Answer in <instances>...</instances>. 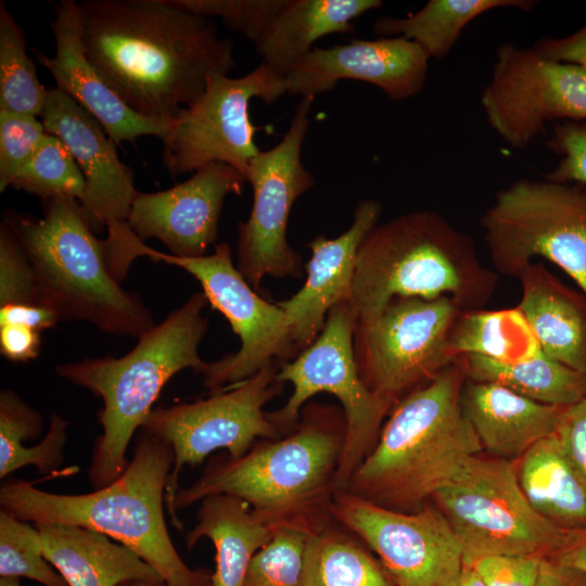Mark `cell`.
Instances as JSON below:
<instances>
[{
	"label": "cell",
	"mask_w": 586,
	"mask_h": 586,
	"mask_svg": "<svg viewBox=\"0 0 586 586\" xmlns=\"http://www.w3.org/2000/svg\"><path fill=\"white\" fill-rule=\"evenodd\" d=\"M85 53L102 80L140 115L173 119L234 66L233 43L213 20L169 0L78 2Z\"/></svg>",
	"instance_id": "obj_1"
},
{
	"label": "cell",
	"mask_w": 586,
	"mask_h": 586,
	"mask_svg": "<svg viewBox=\"0 0 586 586\" xmlns=\"http://www.w3.org/2000/svg\"><path fill=\"white\" fill-rule=\"evenodd\" d=\"M345 436L341 406L309 402L290 433L258 440L240 457L227 451L211 457L195 482L178 489L175 509L224 494L245 501L272 532L316 534L334 520L335 474Z\"/></svg>",
	"instance_id": "obj_2"
},
{
	"label": "cell",
	"mask_w": 586,
	"mask_h": 586,
	"mask_svg": "<svg viewBox=\"0 0 586 586\" xmlns=\"http://www.w3.org/2000/svg\"><path fill=\"white\" fill-rule=\"evenodd\" d=\"M173 464L171 447L139 430L131 459L112 483L86 494H55L14 479L0 487L1 510L33 524H72L103 533L135 551L166 586H212L213 572L188 566L166 525L163 507Z\"/></svg>",
	"instance_id": "obj_3"
},
{
	"label": "cell",
	"mask_w": 586,
	"mask_h": 586,
	"mask_svg": "<svg viewBox=\"0 0 586 586\" xmlns=\"http://www.w3.org/2000/svg\"><path fill=\"white\" fill-rule=\"evenodd\" d=\"M459 359L390 411L379 438L345 491L396 511L420 509L482 445L464 417Z\"/></svg>",
	"instance_id": "obj_4"
},
{
	"label": "cell",
	"mask_w": 586,
	"mask_h": 586,
	"mask_svg": "<svg viewBox=\"0 0 586 586\" xmlns=\"http://www.w3.org/2000/svg\"><path fill=\"white\" fill-rule=\"evenodd\" d=\"M498 283L470 235L443 215L421 209L378 222L360 242L348 305L355 320L396 297L451 298L462 310L482 309Z\"/></svg>",
	"instance_id": "obj_5"
},
{
	"label": "cell",
	"mask_w": 586,
	"mask_h": 586,
	"mask_svg": "<svg viewBox=\"0 0 586 586\" xmlns=\"http://www.w3.org/2000/svg\"><path fill=\"white\" fill-rule=\"evenodd\" d=\"M208 300L193 293L158 324L138 337L137 345L115 358H87L55 367L62 379L100 397L102 434L97 438L88 470L93 489L116 480L128 463V446L152 411L164 385L178 372L202 373L207 361L199 354L208 320Z\"/></svg>",
	"instance_id": "obj_6"
},
{
	"label": "cell",
	"mask_w": 586,
	"mask_h": 586,
	"mask_svg": "<svg viewBox=\"0 0 586 586\" xmlns=\"http://www.w3.org/2000/svg\"><path fill=\"white\" fill-rule=\"evenodd\" d=\"M41 202V218L8 211L2 220L28 257L46 305L62 320L87 321L113 335L139 337L153 328L152 311L111 272L103 240L79 201Z\"/></svg>",
	"instance_id": "obj_7"
},
{
	"label": "cell",
	"mask_w": 586,
	"mask_h": 586,
	"mask_svg": "<svg viewBox=\"0 0 586 586\" xmlns=\"http://www.w3.org/2000/svg\"><path fill=\"white\" fill-rule=\"evenodd\" d=\"M431 499L457 535L464 565L495 555L552 558L568 542L569 530L526 499L515 460L473 456Z\"/></svg>",
	"instance_id": "obj_8"
},
{
	"label": "cell",
	"mask_w": 586,
	"mask_h": 586,
	"mask_svg": "<svg viewBox=\"0 0 586 586\" xmlns=\"http://www.w3.org/2000/svg\"><path fill=\"white\" fill-rule=\"evenodd\" d=\"M480 225L498 273L518 278L543 257L586 295V186L519 179L495 195Z\"/></svg>",
	"instance_id": "obj_9"
},
{
	"label": "cell",
	"mask_w": 586,
	"mask_h": 586,
	"mask_svg": "<svg viewBox=\"0 0 586 586\" xmlns=\"http://www.w3.org/2000/svg\"><path fill=\"white\" fill-rule=\"evenodd\" d=\"M355 319L348 302L328 314L318 337L294 359L279 362L277 379L293 392L279 409L267 412L282 435L297 424L305 404L318 393L335 396L346 420V436L335 474V491H345L351 476L375 445L393 406L362 382L353 352Z\"/></svg>",
	"instance_id": "obj_10"
},
{
	"label": "cell",
	"mask_w": 586,
	"mask_h": 586,
	"mask_svg": "<svg viewBox=\"0 0 586 586\" xmlns=\"http://www.w3.org/2000/svg\"><path fill=\"white\" fill-rule=\"evenodd\" d=\"M279 364L271 362L241 383L192 403L153 408L140 430L167 443L174 464L165 491V505L175 528H183L175 509L179 475L184 466L201 464L211 454L225 449L244 455L258 440L283 436L263 407L280 395Z\"/></svg>",
	"instance_id": "obj_11"
},
{
	"label": "cell",
	"mask_w": 586,
	"mask_h": 586,
	"mask_svg": "<svg viewBox=\"0 0 586 586\" xmlns=\"http://www.w3.org/2000/svg\"><path fill=\"white\" fill-rule=\"evenodd\" d=\"M462 309L449 297H396L355 320L353 352L365 385L393 407L456 359L448 341Z\"/></svg>",
	"instance_id": "obj_12"
},
{
	"label": "cell",
	"mask_w": 586,
	"mask_h": 586,
	"mask_svg": "<svg viewBox=\"0 0 586 586\" xmlns=\"http://www.w3.org/2000/svg\"><path fill=\"white\" fill-rule=\"evenodd\" d=\"M313 98H301L283 138L250 163L246 181L253 190L249 218L238 224L237 267L256 291L264 278H300L302 256L288 242L289 216L295 201L315 184L302 162L310 126Z\"/></svg>",
	"instance_id": "obj_13"
},
{
	"label": "cell",
	"mask_w": 586,
	"mask_h": 586,
	"mask_svg": "<svg viewBox=\"0 0 586 586\" xmlns=\"http://www.w3.org/2000/svg\"><path fill=\"white\" fill-rule=\"evenodd\" d=\"M182 268L202 285L213 308L229 321L240 348L206 364L203 385L211 392L234 386L277 360L294 359L297 349L290 319L277 305L260 297L234 266L230 246L221 242L209 255L186 258L143 246L142 257Z\"/></svg>",
	"instance_id": "obj_14"
},
{
	"label": "cell",
	"mask_w": 586,
	"mask_h": 586,
	"mask_svg": "<svg viewBox=\"0 0 586 586\" xmlns=\"http://www.w3.org/2000/svg\"><path fill=\"white\" fill-rule=\"evenodd\" d=\"M285 93V77L264 63L238 78L211 76L204 92L176 115L161 139L165 168L175 177L224 163L246 179L251 161L260 152L250 103L255 98L272 103Z\"/></svg>",
	"instance_id": "obj_15"
},
{
	"label": "cell",
	"mask_w": 586,
	"mask_h": 586,
	"mask_svg": "<svg viewBox=\"0 0 586 586\" xmlns=\"http://www.w3.org/2000/svg\"><path fill=\"white\" fill-rule=\"evenodd\" d=\"M481 105L509 146L526 148L550 122L586 120V67L551 60L534 46L502 43Z\"/></svg>",
	"instance_id": "obj_16"
},
{
	"label": "cell",
	"mask_w": 586,
	"mask_h": 586,
	"mask_svg": "<svg viewBox=\"0 0 586 586\" xmlns=\"http://www.w3.org/2000/svg\"><path fill=\"white\" fill-rule=\"evenodd\" d=\"M332 515L378 556L396 586H454L464 568L463 548L435 505L404 512L335 491Z\"/></svg>",
	"instance_id": "obj_17"
},
{
	"label": "cell",
	"mask_w": 586,
	"mask_h": 586,
	"mask_svg": "<svg viewBox=\"0 0 586 586\" xmlns=\"http://www.w3.org/2000/svg\"><path fill=\"white\" fill-rule=\"evenodd\" d=\"M245 182L233 167L209 163L167 190L138 192L127 221L143 242L154 238L174 256L202 257L217 240L225 199L241 195Z\"/></svg>",
	"instance_id": "obj_18"
},
{
	"label": "cell",
	"mask_w": 586,
	"mask_h": 586,
	"mask_svg": "<svg viewBox=\"0 0 586 586\" xmlns=\"http://www.w3.org/2000/svg\"><path fill=\"white\" fill-rule=\"evenodd\" d=\"M430 58L404 37L354 39L329 48L315 47L285 75L288 93L313 98L334 89L342 79L373 85L393 101L418 94L424 87Z\"/></svg>",
	"instance_id": "obj_19"
},
{
	"label": "cell",
	"mask_w": 586,
	"mask_h": 586,
	"mask_svg": "<svg viewBox=\"0 0 586 586\" xmlns=\"http://www.w3.org/2000/svg\"><path fill=\"white\" fill-rule=\"evenodd\" d=\"M39 118L47 133L65 144L84 174L87 188L79 203L92 230L128 222L139 192L133 171L119 160L115 142L97 118L58 88L48 90Z\"/></svg>",
	"instance_id": "obj_20"
},
{
	"label": "cell",
	"mask_w": 586,
	"mask_h": 586,
	"mask_svg": "<svg viewBox=\"0 0 586 586\" xmlns=\"http://www.w3.org/2000/svg\"><path fill=\"white\" fill-rule=\"evenodd\" d=\"M50 23L55 52L48 56L36 51L39 63L56 82V88L69 95L102 125L109 137L120 144L133 143L143 136L162 139L173 119L152 118L138 114L102 80L88 61L81 40L78 2L61 0L53 4Z\"/></svg>",
	"instance_id": "obj_21"
},
{
	"label": "cell",
	"mask_w": 586,
	"mask_h": 586,
	"mask_svg": "<svg viewBox=\"0 0 586 586\" xmlns=\"http://www.w3.org/2000/svg\"><path fill=\"white\" fill-rule=\"evenodd\" d=\"M381 213L380 202L362 200L354 209L351 226L342 234L333 239L319 234L307 243L311 256L304 266L303 286L290 298L277 302L290 319L300 353L318 337L329 311L348 302L358 246L379 222Z\"/></svg>",
	"instance_id": "obj_22"
},
{
	"label": "cell",
	"mask_w": 586,
	"mask_h": 586,
	"mask_svg": "<svg viewBox=\"0 0 586 586\" xmlns=\"http://www.w3.org/2000/svg\"><path fill=\"white\" fill-rule=\"evenodd\" d=\"M460 405L482 448L510 460L520 459L538 441L556 434L566 409L475 381L463 385Z\"/></svg>",
	"instance_id": "obj_23"
},
{
	"label": "cell",
	"mask_w": 586,
	"mask_h": 586,
	"mask_svg": "<svg viewBox=\"0 0 586 586\" xmlns=\"http://www.w3.org/2000/svg\"><path fill=\"white\" fill-rule=\"evenodd\" d=\"M44 558L67 586L164 582L135 551L98 531L62 523L34 524Z\"/></svg>",
	"instance_id": "obj_24"
},
{
	"label": "cell",
	"mask_w": 586,
	"mask_h": 586,
	"mask_svg": "<svg viewBox=\"0 0 586 586\" xmlns=\"http://www.w3.org/2000/svg\"><path fill=\"white\" fill-rule=\"evenodd\" d=\"M518 279V309L548 358L586 373V295L565 285L542 263L532 262Z\"/></svg>",
	"instance_id": "obj_25"
},
{
	"label": "cell",
	"mask_w": 586,
	"mask_h": 586,
	"mask_svg": "<svg viewBox=\"0 0 586 586\" xmlns=\"http://www.w3.org/2000/svg\"><path fill=\"white\" fill-rule=\"evenodd\" d=\"M382 5L381 0H280L253 44L262 63L285 77L318 39L353 33L357 17Z\"/></svg>",
	"instance_id": "obj_26"
},
{
	"label": "cell",
	"mask_w": 586,
	"mask_h": 586,
	"mask_svg": "<svg viewBox=\"0 0 586 586\" xmlns=\"http://www.w3.org/2000/svg\"><path fill=\"white\" fill-rule=\"evenodd\" d=\"M196 524L186 534V547L192 549L202 538L215 548L212 586H244L253 557L272 538L266 526L243 500L224 494L200 501Z\"/></svg>",
	"instance_id": "obj_27"
},
{
	"label": "cell",
	"mask_w": 586,
	"mask_h": 586,
	"mask_svg": "<svg viewBox=\"0 0 586 586\" xmlns=\"http://www.w3.org/2000/svg\"><path fill=\"white\" fill-rule=\"evenodd\" d=\"M518 479L545 519L565 530L586 528V481L557 434L538 441L519 459Z\"/></svg>",
	"instance_id": "obj_28"
},
{
	"label": "cell",
	"mask_w": 586,
	"mask_h": 586,
	"mask_svg": "<svg viewBox=\"0 0 586 586\" xmlns=\"http://www.w3.org/2000/svg\"><path fill=\"white\" fill-rule=\"evenodd\" d=\"M458 359L470 381L495 383L542 404L569 407L586 398V373L544 354L510 362L477 355Z\"/></svg>",
	"instance_id": "obj_29"
},
{
	"label": "cell",
	"mask_w": 586,
	"mask_h": 586,
	"mask_svg": "<svg viewBox=\"0 0 586 586\" xmlns=\"http://www.w3.org/2000/svg\"><path fill=\"white\" fill-rule=\"evenodd\" d=\"M298 586H396L355 534L333 520L308 536Z\"/></svg>",
	"instance_id": "obj_30"
},
{
	"label": "cell",
	"mask_w": 586,
	"mask_h": 586,
	"mask_svg": "<svg viewBox=\"0 0 586 586\" xmlns=\"http://www.w3.org/2000/svg\"><path fill=\"white\" fill-rule=\"evenodd\" d=\"M534 0H430L406 17L383 16L375 21L374 33L381 37H404L418 43L428 56L445 59L474 18L499 8L530 11Z\"/></svg>",
	"instance_id": "obj_31"
},
{
	"label": "cell",
	"mask_w": 586,
	"mask_h": 586,
	"mask_svg": "<svg viewBox=\"0 0 586 586\" xmlns=\"http://www.w3.org/2000/svg\"><path fill=\"white\" fill-rule=\"evenodd\" d=\"M448 348L456 360L477 355L510 362L543 354L518 307L462 310L451 328Z\"/></svg>",
	"instance_id": "obj_32"
},
{
	"label": "cell",
	"mask_w": 586,
	"mask_h": 586,
	"mask_svg": "<svg viewBox=\"0 0 586 586\" xmlns=\"http://www.w3.org/2000/svg\"><path fill=\"white\" fill-rule=\"evenodd\" d=\"M48 90L40 84L36 66L26 53L25 34L0 2V111L39 117Z\"/></svg>",
	"instance_id": "obj_33"
},
{
	"label": "cell",
	"mask_w": 586,
	"mask_h": 586,
	"mask_svg": "<svg viewBox=\"0 0 586 586\" xmlns=\"http://www.w3.org/2000/svg\"><path fill=\"white\" fill-rule=\"evenodd\" d=\"M10 187L37 195L41 201L72 198L81 202L87 184L81 169L65 144L58 137L47 133Z\"/></svg>",
	"instance_id": "obj_34"
},
{
	"label": "cell",
	"mask_w": 586,
	"mask_h": 586,
	"mask_svg": "<svg viewBox=\"0 0 586 586\" xmlns=\"http://www.w3.org/2000/svg\"><path fill=\"white\" fill-rule=\"evenodd\" d=\"M0 576L27 577L43 586H67L44 558L38 528L0 510Z\"/></svg>",
	"instance_id": "obj_35"
},
{
	"label": "cell",
	"mask_w": 586,
	"mask_h": 586,
	"mask_svg": "<svg viewBox=\"0 0 586 586\" xmlns=\"http://www.w3.org/2000/svg\"><path fill=\"white\" fill-rule=\"evenodd\" d=\"M308 535L293 530L273 532L253 557L244 586H298Z\"/></svg>",
	"instance_id": "obj_36"
},
{
	"label": "cell",
	"mask_w": 586,
	"mask_h": 586,
	"mask_svg": "<svg viewBox=\"0 0 586 586\" xmlns=\"http://www.w3.org/2000/svg\"><path fill=\"white\" fill-rule=\"evenodd\" d=\"M47 131L38 117L0 111V192L40 146Z\"/></svg>",
	"instance_id": "obj_37"
},
{
	"label": "cell",
	"mask_w": 586,
	"mask_h": 586,
	"mask_svg": "<svg viewBox=\"0 0 586 586\" xmlns=\"http://www.w3.org/2000/svg\"><path fill=\"white\" fill-rule=\"evenodd\" d=\"M9 304L46 305L28 257L13 231L2 220L0 224V306Z\"/></svg>",
	"instance_id": "obj_38"
},
{
	"label": "cell",
	"mask_w": 586,
	"mask_h": 586,
	"mask_svg": "<svg viewBox=\"0 0 586 586\" xmlns=\"http://www.w3.org/2000/svg\"><path fill=\"white\" fill-rule=\"evenodd\" d=\"M68 422L60 415L52 413L49 429L39 444L22 446L4 458H0V477L26 466H34L41 474L55 472L63 459L67 441Z\"/></svg>",
	"instance_id": "obj_39"
},
{
	"label": "cell",
	"mask_w": 586,
	"mask_h": 586,
	"mask_svg": "<svg viewBox=\"0 0 586 586\" xmlns=\"http://www.w3.org/2000/svg\"><path fill=\"white\" fill-rule=\"evenodd\" d=\"M548 146L560 161L546 179L586 186V120L556 124Z\"/></svg>",
	"instance_id": "obj_40"
},
{
	"label": "cell",
	"mask_w": 586,
	"mask_h": 586,
	"mask_svg": "<svg viewBox=\"0 0 586 586\" xmlns=\"http://www.w3.org/2000/svg\"><path fill=\"white\" fill-rule=\"evenodd\" d=\"M43 420L40 412L30 407L15 392H0V458L13 453L27 440L40 436Z\"/></svg>",
	"instance_id": "obj_41"
},
{
	"label": "cell",
	"mask_w": 586,
	"mask_h": 586,
	"mask_svg": "<svg viewBox=\"0 0 586 586\" xmlns=\"http://www.w3.org/2000/svg\"><path fill=\"white\" fill-rule=\"evenodd\" d=\"M543 559L535 555H495L482 557L469 566L485 586H534Z\"/></svg>",
	"instance_id": "obj_42"
},
{
	"label": "cell",
	"mask_w": 586,
	"mask_h": 586,
	"mask_svg": "<svg viewBox=\"0 0 586 586\" xmlns=\"http://www.w3.org/2000/svg\"><path fill=\"white\" fill-rule=\"evenodd\" d=\"M556 434L586 481V398L566 407Z\"/></svg>",
	"instance_id": "obj_43"
},
{
	"label": "cell",
	"mask_w": 586,
	"mask_h": 586,
	"mask_svg": "<svg viewBox=\"0 0 586 586\" xmlns=\"http://www.w3.org/2000/svg\"><path fill=\"white\" fill-rule=\"evenodd\" d=\"M40 332L18 324H0V352L12 362H27L40 353Z\"/></svg>",
	"instance_id": "obj_44"
},
{
	"label": "cell",
	"mask_w": 586,
	"mask_h": 586,
	"mask_svg": "<svg viewBox=\"0 0 586 586\" xmlns=\"http://www.w3.org/2000/svg\"><path fill=\"white\" fill-rule=\"evenodd\" d=\"M62 320L53 308L37 304H9L0 306V324H18L41 332Z\"/></svg>",
	"instance_id": "obj_45"
},
{
	"label": "cell",
	"mask_w": 586,
	"mask_h": 586,
	"mask_svg": "<svg viewBox=\"0 0 586 586\" xmlns=\"http://www.w3.org/2000/svg\"><path fill=\"white\" fill-rule=\"evenodd\" d=\"M534 47L551 60L586 67V24L562 38L539 39Z\"/></svg>",
	"instance_id": "obj_46"
},
{
	"label": "cell",
	"mask_w": 586,
	"mask_h": 586,
	"mask_svg": "<svg viewBox=\"0 0 586 586\" xmlns=\"http://www.w3.org/2000/svg\"><path fill=\"white\" fill-rule=\"evenodd\" d=\"M534 586H586V574L553 558H544Z\"/></svg>",
	"instance_id": "obj_47"
},
{
	"label": "cell",
	"mask_w": 586,
	"mask_h": 586,
	"mask_svg": "<svg viewBox=\"0 0 586 586\" xmlns=\"http://www.w3.org/2000/svg\"><path fill=\"white\" fill-rule=\"evenodd\" d=\"M552 558L586 574V528L569 530L565 546Z\"/></svg>",
	"instance_id": "obj_48"
},
{
	"label": "cell",
	"mask_w": 586,
	"mask_h": 586,
	"mask_svg": "<svg viewBox=\"0 0 586 586\" xmlns=\"http://www.w3.org/2000/svg\"><path fill=\"white\" fill-rule=\"evenodd\" d=\"M454 586H485V584L472 566L464 565Z\"/></svg>",
	"instance_id": "obj_49"
},
{
	"label": "cell",
	"mask_w": 586,
	"mask_h": 586,
	"mask_svg": "<svg viewBox=\"0 0 586 586\" xmlns=\"http://www.w3.org/2000/svg\"><path fill=\"white\" fill-rule=\"evenodd\" d=\"M0 586H23L18 577H0Z\"/></svg>",
	"instance_id": "obj_50"
},
{
	"label": "cell",
	"mask_w": 586,
	"mask_h": 586,
	"mask_svg": "<svg viewBox=\"0 0 586 586\" xmlns=\"http://www.w3.org/2000/svg\"><path fill=\"white\" fill-rule=\"evenodd\" d=\"M123 586H166L164 582H131Z\"/></svg>",
	"instance_id": "obj_51"
}]
</instances>
